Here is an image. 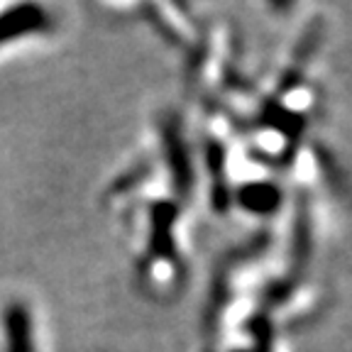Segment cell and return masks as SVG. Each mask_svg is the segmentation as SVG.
<instances>
[{
  "label": "cell",
  "mask_w": 352,
  "mask_h": 352,
  "mask_svg": "<svg viewBox=\"0 0 352 352\" xmlns=\"http://www.w3.org/2000/svg\"><path fill=\"white\" fill-rule=\"evenodd\" d=\"M52 25L50 12L34 3H22L12 6L6 12H0V44H8L10 39L22 37V34L44 32Z\"/></svg>",
  "instance_id": "cell-1"
},
{
  "label": "cell",
  "mask_w": 352,
  "mask_h": 352,
  "mask_svg": "<svg viewBox=\"0 0 352 352\" xmlns=\"http://www.w3.org/2000/svg\"><path fill=\"white\" fill-rule=\"evenodd\" d=\"M3 328H6V352H34L32 316L28 303H8L3 311Z\"/></svg>",
  "instance_id": "cell-2"
},
{
  "label": "cell",
  "mask_w": 352,
  "mask_h": 352,
  "mask_svg": "<svg viewBox=\"0 0 352 352\" xmlns=\"http://www.w3.org/2000/svg\"><path fill=\"white\" fill-rule=\"evenodd\" d=\"M166 162H169V169L174 174V184L186 193L188 186H191V164H188L182 135L174 127L166 130Z\"/></svg>",
  "instance_id": "cell-3"
},
{
  "label": "cell",
  "mask_w": 352,
  "mask_h": 352,
  "mask_svg": "<svg viewBox=\"0 0 352 352\" xmlns=\"http://www.w3.org/2000/svg\"><path fill=\"white\" fill-rule=\"evenodd\" d=\"M279 188L272 184H248L237 191L240 206L252 213H272L279 206Z\"/></svg>",
  "instance_id": "cell-4"
},
{
  "label": "cell",
  "mask_w": 352,
  "mask_h": 352,
  "mask_svg": "<svg viewBox=\"0 0 352 352\" xmlns=\"http://www.w3.org/2000/svg\"><path fill=\"white\" fill-rule=\"evenodd\" d=\"M208 164L213 171V204L218 208H226V186H223V149L220 144H210L208 147Z\"/></svg>",
  "instance_id": "cell-5"
}]
</instances>
